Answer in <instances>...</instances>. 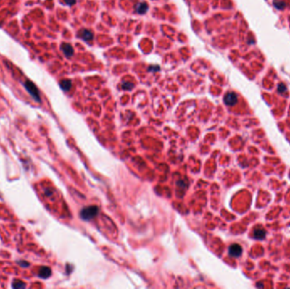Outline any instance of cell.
Here are the masks:
<instances>
[{
  "instance_id": "4",
  "label": "cell",
  "mask_w": 290,
  "mask_h": 289,
  "mask_svg": "<svg viewBox=\"0 0 290 289\" xmlns=\"http://www.w3.org/2000/svg\"><path fill=\"white\" fill-rule=\"evenodd\" d=\"M242 247L239 244H233L229 247V250L228 253L231 256L233 257H239L240 255L242 254Z\"/></svg>"
},
{
  "instance_id": "8",
  "label": "cell",
  "mask_w": 290,
  "mask_h": 289,
  "mask_svg": "<svg viewBox=\"0 0 290 289\" xmlns=\"http://www.w3.org/2000/svg\"><path fill=\"white\" fill-rule=\"evenodd\" d=\"M265 235H266V232L263 229H255L254 231V238L255 239L262 240L265 238Z\"/></svg>"
},
{
  "instance_id": "10",
  "label": "cell",
  "mask_w": 290,
  "mask_h": 289,
  "mask_svg": "<svg viewBox=\"0 0 290 289\" xmlns=\"http://www.w3.org/2000/svg\"><path fill=\"white\" fill-rule=\"evenodd\" d=\"M149 9V6L146 3H138V5H137V11L139 13V14H144V13L147 12Z\"/></svg>"
},
{
  "instance_id": "11",
  "label": "cell",
  "mask_w": 290,
  "mask_h": 289,
  "mask_svg": "<svg viewBox=\"0 0 290 289\" xmlns=\"http://www.w3.org/2000/svg\"><path fill=\"white\" fill-rule=\"evenodd\" d=\"M12 288H25V284L23 282H21V281L15 280L13 282Z\"/></svg>"
},
{
  "instance_id": "9",
  "label": "cell",
  "mask_w": 290,
  "mask_h": 289,
  "mask_svg": "<svg viewBox=\"0 0 290 289\" xmlns=\"http://www.w3.org/2000/svg\"><path fill=\"white\" fill-rule=\"evenodd\" d=\"M59 86L64 91H69L72 87V83H71V81L69 80V79H64L59 82Z\"/></svg>"
},
{
  "instance_id": "2",
  "label": "cell",
  "mask_w": 290,
  "mask_h": 289,
  "mask_svg": "<svg viewBox=\"0 0 290 289\" xmlns=\"http://www.w3.org/2000/svg\"><path fill=\"white\" fill-rule=\"evenodd\" d=\"M99 212V209L97 206H88L84 208L81 211V217L83 220H89L95 217Z\"/></svg>"
},
{
  "instance_id": "3",
  "label": "cell",
  "mask_w": 290,
  "mask_h": 289,
  "mask_svg": "<svg viewBox=\"0 0 290 289\" xmlns=\"http://www.w3.org/2000/svg\"><path fill=\"white\" fill-rule=\"evenodd\" d=\"M224 102L227 105L229 106H233L237 104L238 102V96L235 93H227V94L224 97Z\"/></svg>"
},
{
  "instance_id": "5",
  "label": "cell",
  "mask_w": 290,
  "mask_h": 289,
  "mask_svg": "<svg viewBox=\"0 0 290 289\" xmlns=\"http://www.w3.org/2000/svg\"><path fill=\"white\" fill-rule=\"evenodd\" d=\"M78 36L82 38V39H83V40L87 41V42H88V41H92L93 38H94V34H93V32H91V31H89V30H87V29L81 30V31L79 32Z\"/></svg>"
},
{
  "instance_id": "7",
  "label": "cell",
  "mask_w": 290,
  "mask_h": 289,
  "mask_svg": "<svg viewBox=\"0 0 290 289\" xmlns=\"http://www.w3.org/2000/svg\"><path fill=\"white\" fill-rule=\"evenodd\" d=\"M39 277L41 278H48L50 277L51 275V270L50 268L47 267V266H42L41 269L39 270Z\"/></svg>"
},
{
  "instance_id": "14",
  "label": "cell",
  "mask_w": 290,
  "mask_h": 289,
  "mask_svg": "<svg viewBox=\"0 0 290 289\" xmlns=\"http://www.w3.org/2000/svg\"><path fill=\"white\" fill-rule=\"evenodd\" d=\"M133 87V84H132L131 82H125L124 84H122V88L126 89V90H130L132 89Z\"/></svg>"
},
{
  "instance_id": "15",
  "label": "cell",
  "mask_w": 290,
  "mask_h": 289,
  "mask_svg": "<svg viewBox=\"0 0 290 289\" xmlns=\"http://www.w3.org/2000/svg\"><path fill=\"white\" fill-rule=\"evenodd\" d=\"M65 4H67L68 5H73L76 4V0H64Z\"/></svg>"
},
{
  "instance_id": "12",
  "label": "cell",
  "mask_w": 290,
  "mask_h": 289,
  "mask_svg": "<svg viewBox=\"0 0 290 289\" xmlns=\"http://www.w3.org/2000/svg\"><path fill=\"white\" fill-rule=\"evenodd\" d=\"M273 4L277 9H283L284 7L286 6V4H285L283 1H280V0H275Z\"/></svg>"
},
{
  "instance_id": "13",
  "label": "cell",
  "mask_w": 290,
  "mask_h": 289,
  "mask_svg": "<svg viewBox=\"0 0 290 289\" xmlns=\"http://www.w3.org/2000/svg\"><path fill=\"white\" fill-rule=\"evenodd\" d=\"M278 91L280 93H284V92H286V91H287V87H286V85H284L283 83H280L278 87Z\"/></svg>"
},
{
  "instance_id": "1",
  "label": "cell",
  "mask_w": 290,
  "mask_h": 289,
  "mask_svg": "<svg viewBox=\"0 0 290 289\" xmlns=\"http://www.w3.org/2000/svg\"><path fill=\"white\" fill-rule=\"evenodd\" d=\"M24 87H25V90L29 93V94L32 97V99L36 102L38 103H41V97H40V93L38 91V88H37V86L30 80H26L24 82Z\"/></svg>"
},
{
  "instance_id": "16",
  "label": "cell",
  "mask_w": 290,
  "mask_h": 289,
  "mask_svg": "<svg viewBox=\"0 0 290 289\" xmlns=\"http://www.w3.org/2000/svg\"><path fill=\"white\" fill-rule=\"evenodd\" d=\"M18 264L20 265V266H22V267H27V266H29L30 265V264L29 263H26L25 261H19V263Z\"/></svg>"
},
{
  "instance_id": "6",
  "label": "cell",
  "mask_w": 290,
  "mask_h": 289,
  "mask_svg": "<svg viewBox=\"0 0 290 289\" xmlns=\"http://www.w3.org/2000/svg\"><path fill=\"white\" fill-rule=\"evenodd\" d=\"M61 50L63 51V53L65 54V55L67 57H70L73 55L74 54V49L73 47L69 43H62L60 46Z\"/></svg>"
}]
</instances>
